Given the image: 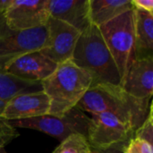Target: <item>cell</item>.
I'll list each match as a JSON object with an SVG mask.
<instances>
[{"label":"cell","instance_id":"cell-1","mask_svg":"<svg viewBox=\"0 0 153 153\" xmlns=\"http://www.w3.org/2000/svg\"><path fill=\"white\" fill-rule=\"evenodd\" d=\"M150 104L130 96L121 86L100 83L91 86L76 108L91 115L111 113L130 123L136 130L145 120Z\"/></svg>","mask_w":153,"mask_h":153},{"label":"cell","instance_id":"cell-2","mask_svg":"<svg viewBox=\"0 0 153 153\" xmlns=\"http://www.w3.org/2000/svg\"><path fill=\"white\" fill-rule=\"evenodd\" d=\"M40 84L50 100L48 115L62 117L77 106L92 85V78L70 59L59 64Z\"/></svg>","mask_w":153,"mask_h":153},{"label":"cell","instance_id":"cell-3","mask_svg":"<svg viewBox=\"0 0 153 153\" xmlns=\"http://www.w3.org/2000/svg\"><path fill=\"white\" fill-rule=\"evenodd\" d=\"M72 61L91 74L92 85L108 83L121 86L117 66L98 26L91 24L81 34Z\"/></svg>","mask_w":153,"mask_h":153},{"label":"cell","instance_id":"cell-4","mask_svg":"<svg viewBox=\"0 0 153 153\" xmlns=\"http://www.w3.org/2000/svg\"><path fill=\"white\" fill-rule=\"evenodd\" d=\"M104 41L117 66L121 82L135 58L134 9L99 27Z\"/></svg>","mask_w":153,"mask_h":153},{"label":"cell","instance_id":"cell-5","mask_svg":"<svg viewBox=\"0 0 153 153\" xmlns=\"http://www.w3.org/2000/svg\"><path fill=\"white\" fill-rule=\"evenodd\" d=\"M48 40L47 26L27 30H16L10 29L0 14V71L14 59L26 54L40 51Z\"/></svg>","mask_w":153,"mask_h":153},{"label":"cell","instance_id":"cell-6","mask_svg":"<svg viewBox=\"0 0 153 153\" xmlns=\"http://www.w3.org/2000/svg\"><path fill=\"white\" fill-rule=\"evenodd\" d=\"M90 117L76 107L62 117L45 115L28 119L9 121L14 128H27L44 133L62 142L74 134L87 136Z\"/></svg>","mask_w":153,"mask_h":153},{"label":"cell","instance_id":"cell-7","mask_svg":"<svg viewBox=\"0 0 153 153\" xmlns=\"http://www.w3.org/2000/svg\"><path fill=\"white\" fill-rule=\"evenodd\" d=\"M135 128L111 113H99L90 117L87 139L100 152H106L127 143Z\"/></svg>","mask_w":153,"mask_h":153},{"label":"cell","instance_id":"cell-8","mask_svg":"<svg viewBox=\"0 0 153 153\" xmlns=\"http://www.w3.org/2000/svg\"><path fill=\"white\" fill-rule=\"evenodd\" d=\"M46 26L48 29L47 45L40 52L57 65L72 59L82 33L67 23L50 16Z\"/></svg>","mask_w":153,"mask_h":153},{"label":"cell","instance_id":"cell-9","mask_svg":"<svg viewBox=\"0 0 153 153\" xmlns=\"http://www.w3.org/2000/svg\"><path fill=\"white\" fill-rule=\"evenodd\" d=\"M3 15L12 30H27L45 26L49 18L48 0H12Z\"/></svg>","mask_w":153,"mask_h":153},{"label":"cell","instance_id":"cell-10","mask_svg":"<svg viewBox=\"0 0 153 153\" xmlns=\"http://www.w3.org/2000/svg\"><path fill=\"white\" fill-rule=\"evenodd\" d=\"M121 87L134 99L150 102L153 93V56L134 58Z\"/></svg>","mask_w":153,"mask_h":153},{"label":"cell","instance_id":"cell-11","mask_svg":"<svg viewBox=\"0 0 153 153\" xmlns=\"http://www.w3.org/2000/svg\"><path fill=\"white\" fill-rule=\"evenodd\" d=\"M50 100L43 91L27 92L11 98L1 115L8 120H22L48 115Z\"/></svg>","mask_w":153,"mask_h":153},{"label":"cell","instance_id":"cell-12","mask_svg":"<svg viewBox=\"0 0 153 153\" xmlns=\"http://www.w3.org/2000/svg\"><path fill=\"white\" fill-rule=\"evenodd\" d=\"M57 65L40 51H35L12 61L4 72L24 81L41 82L55 72Z\"/></svg>","mask_w":153,"mask_h":153},{"label":"cell","instance_id":"cell-13","mask_svg":"<svg viewBox=\"0 0 153 153\" xmlns=\"http://www.w3.org/2000/svg\"><path fill=\"white\" fill-rule=\"evenodd\" d=\"M50 17L64 22L81 33L92 23L90 13V0H48Z\"/></svg>","mask_w":153,"mask_h":153},{"label":"cell","instance_id":"cell-14","mask_svg":"<svg viewBox=\"0 0 153 153\" xmlns=\"http://www.w3.org/2000/svg\"><path fill=\"white\" fill-rule=\"evenodd\" d=\"M135 58L153 56V13L134 9Z\"/></svg>","mask_w":153,"mask_h":153},{"label":"cell","instance_id":"cell-15","mask_svg":"<svg viewBox=\"0 0 153 153\" xmlns=\"http://www.w3.org/2000/svg\"><path fill=\"white\" fill-rule=\"evenodd\" d=\"M132 9L131 0H90L91 23L98 27Z\"/></svg>","mask_w":153,"mask_h":153},{"label":"cell","instance_id":"cell-16","mask_svg":"<svg viewBox=\"0 0 153 153\" xmlns=\"http://www.w3.org/2000/svg\"><path fill=\"white\" fill-rule=\"evenodd\" d=\"M41 91L40 82L24 81L4 71H0V117L11 98L22 93Z\"/></svg>","mask_w":153,"mask_h":153},{"label":"cell","instance_id":"cell-17","mask_svg":"<svg viewBox=\"0 0 153 153\" xmlns=\"http://www.w3.org/2000/svg\"><path fill=\"white\" fill-rule=\"evenodd\" d=\"M52 153H103L93 148L87 137L81 134L68 136L55 149Z\"/></svg>","mask_w":153,"mask_h":153},{"label":"cell","instance_id":"cell-18","mask_svg":"<svg viewBox=\"0 0 153 153\" xmlns=\"http://www.w3.org/2000/svg\"><path fill=\"white\" fill-rule=\"evenodd\" d=\"M152 104H150L148 115L143 123L134 131V137L142 139L153 145V113Z\"/></svg>","mask_w":153,"mask_h":153},{"label":"cell","instance_id":"cell-19","mask_svg":"<svg viewBox=\"0 0 153 153\" xmlns=\"http://www.w3.org/2000/svg\"><path fill=\"white\" fill-rule=\"evenodd\" d=\"M19 136V132L8 120L0 117V149L4 147Z\"/></svg>","mask_w":153,"mask_h":153},{"label":"cell","instance_id":"cell-20","mask_svg":"<svg viewBox=\"0 0 153 153\" xmlns=\"http://www.w3.org/2000/svg\"><path fill=\"white\" fill-rule=\"evenodd\" d=\"M120 152L121 153H153V146L144 140L134 137L121 147Z\"/></svg>","mask_w":153,"mask_h":153},{"label":"cell","instance_id":"cell-21","mask_svg":"<svg viewBox=\"0 0 153 153\" xmlns=\"http://www.w3.org/2000/svg\"><path fill=\"white\" fill-rule=\"evenodd\" d=\"M134 9H139L153 13L152 0H131Z\"/></svg>","mask_w":153,"mask_h":153},{"label":"cell","instance_id":"cell-22","mask_svg":"<svg viewBox=\"0 0 153 153\" xmlns=\"http://www.w3.org/2000/svg\"><path fill=\"white\" fill-rule=\"evenodd\" d=\"M12 0H0V14H4L7 7L10 5Z\"/></svg>","mask_w":153,"mask_h":153},{"label":"cell","instance_id":"cell-23","mask_svg":"<svg viewBox=\"0 0 153 153\" xmlns=\"http://www.w3.org/2000/svg\"><path fill=\"white\" fill-rule=\"evenodd\" d=\"M103 153H121L120 151H117V149L116 148H114V149H110V150H108V151H106V152H102Z\"/></svg>","mask_w":153,"mask_h":153},{"label":"cell","instance_id":"cell-24","mask_svg":"<svg viewBox=\"0 0 153 153\" xmlns=\"http://www.w3.org/2000/svg\"><path fill=\"white\" fill-rule=\"evenodd\" d=\"M0 153H7V152L4 151V149H0Z\"/></svg>","mask_w":153,"mask_h":153}]
</instances>
